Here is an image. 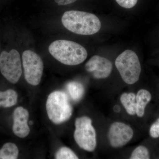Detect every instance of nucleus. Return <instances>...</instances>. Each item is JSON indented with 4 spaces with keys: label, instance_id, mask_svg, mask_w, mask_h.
Listing matches in <instances>:
<instances>
[{
    "label": "nucleus",
    "instance_id": "nucleus-1",
    "mask_svg": "<svg viewBox=\"0 0 159 159\" xmlns=\"http://www.w3.org/2000/svg\"><path fill=\"white\" fill-rule=\"evenodd\" d=\"M61 22L66 29L80 35L96 34L101 27L100 20L95 15L76 10L66 11L63 15Z\"/></svg>",
    "mask_w": 159,
    "mask_h": 159
},
{
    "label": "nucleus",
    "instance_id": "nucleus-2",
    "mask_svg": "<svg viewBox=\"0 0 159 159\" xmlns=\"http://www.w3.org/2000/svg\"><path fill=\"white\" fill-rule=\"evenodd\" d=\"M50 54L63 64L76 66L84 62L88 56L86 49L79 44L71 41L58 40L49 47Z\"/></svg>",
    "mask_w": 159,
    "mask_h": 159
},
{
    "label": "nucleus",
    "instance_id": "nucleus-3",
    "mask_svg": "<svg viewBox=\"0 0 159 159\" xmlns=\"http://www.w3.org/2000/svg\"><path fill=\"white\" fill-rule=\"evenodd\" d=\"M46 110L49 119L56 124L67 121L73 113L68 96L62 91H54L49 95L46 102Z\"/></svg>",
    "mask_w": 159,
    "mask_h": 159
},
{
    "label": "nucleus",
    "instance_id": "nucleus-4",
    "mask_svg": "<svg viewBox=\"0 0 159 159\" xmlns=\"http://www.w3.org/2000/svg\"><path fill=\"white\" fill-rule=\"evenodd\" d=\"M115 65L123 81L133 84L139 80L142 68L139 57L134 51L125 50L117 57Z\"/></svg>",
    "mask_w": 159,
    "mask_h": 159
},
{
    "label": "nucleus",
    "instance_id": "nucleus-5",
    "mask_svg": "<svg viewBox=\"0 0 159 159\" xmlns=\"http://www.w3.org/2000/svg\"><path fill=\"white\" fill-rule=\"evenodd\" d=\"M75 125L74 138L77 145L87 151H94L97 147V135L92 119L86 116L77 118Z\"/></svg>",
    "mask_w": 159,
    "mask_h": 159
},
{
    "label": "nucleus",
    "instance_id": "nucleus-6",
    "mask_svg": "<svg viewBox=\"0 0 159 159\" xmlns=\"http://www.w3.org/2000/svg\"><path fill=\"white\" fill-rule=\"evenodd\" d=\"M0 71L9 82H18L22 70L20 56L17 50L12 49L9 51H2L0 54Z\"/></svg>",
    "mask_w": 159,
    "mask_h": 159
},
{
    "label": "nucleus",
    "instance_id": "nucleus-7",
    "mask_svg": "<svg viewBox=\"0 0 159 159\" xmlns=\"http://www.w3.org/2000/svg\"><path fill=\"white\" fill-rule=\"evenodd\" d=\"M25 79L29 84L38 85L41 80L44 66L42 60L34 51L27 50L22 54Z\"/></svg>",
    "mask_w": 159,
    "mask_h": 159
},
{
    "label": "nucleus",
    "instance_id": "nucleus-8",
    "mask_svg": "<svg viewBox=\"0 0 159 159\" xmlns=\"http://www.w3.org/2000/svg\"><path fill=\"white\" fill-rule=\"evenodd\" d=\"M133 135L134 131L129 125L121 122H115L110 127L108 138L112 147L120 148L127 144Z\"/></svg>",
    "mask_w": 159,
    "mask_h": 159
},
{
    "label": "nucleus",
    "instance_id": "nucleus-9",
    "mask_svg": "<svg viewBox=\"0 0 159 159\" xmlns=\"http://www.w3.org/2000/svg\"><path fill=\"white\" fill-rule=\"evenodd\" d=\"M85 68L87 72L92 74L94 78L104 79L110 75L112 70V64L105 57L95 55L86 63Z\"/></svg>",
    "mask_w": 159,
    "mask_h": 159
},
{
    "label": "nucleus",
    "instance_id": "nucleus-10",
    "mask_svg": "<svg viewBox=\"0 0 159 159\" xmlns=\"http://www.w3.org/2000/svg\"><path fill=\"white\" fill-rule=\"evenodd\" d=\"M13 124L12 130L16 136L19 138H26L30 132L28 125L29 112L26 109L19 107L13 112Z\"/></svg>",
    "mask_w": 159,
    "mask_h": 159
},
{
    "label": "nucleus",
    "instance_id": "nucleus-11",
    "mask_svg": "<svg viewBox=\"0 0 159 159\" xmlns=\"http://www.w3.org/2000/svg\"><path fill=\"white\" fill-rule=\"evenodd\" d=\"M152 96L148 91L145 89L140 90L136 95V114L139 117H142L145 114L146 105L150 102Z\"/></svg>",
    "mask_w": 159,
    "mask_h": 159
},
{
    "label": "nucleus",
    "instance_id": "nucleus-12",
    "mask_svg": "<svg viewBox=\"0 0 159 159\" xmlns=\"http://www.w3.org/2000/svg\"><path fill=\"white\" fill-rule=\"evenodd\" d=\"M120 101L127 113L134 116L136 114V96L133 93H123L120 97Z\"/></svg>",
    "mask_w": 159,
    "mask_h": 159
},
{
    "label": "nucleus",
    "instance_id": "nucleus-13",
    "mask_svg": "<svg viewBox=\"0 0 159 159\" xmlns=\"http://www.w3.org/2000/svg\"><path fill=\"white\" fill-rule=\"evenodd\" d=\"M18 95L13 89H8L5 92L0 91V107L8 108L17 103Z\"/></svg>",
    "mask_w": 159,
    "mask_h": 159
},
{
    "label": "nucleus",
    "instance_id": "nucleus-14",
    "mask_svg": "<svg viewBox=\"0 0 159 159\" xmlns=\"http://www.w3.org/2000/svg\"><path fill=\"white\" fill-rule=\"evenodd\" d=\"M66 88L71 99L75 102L80 101L84 95V87L80 83L71 81L67 84Z\"/></svg>",
    "mask_w": 159,
    "mask_h": 159
},
{
    "label": "nucleus",
    "instance_id": "nucleus-15",
    "mask_svg": "<svg viewBox=\"0 0 159 159\" xmlns=\"http://www.w3.org/2000/svg\"><path fill=\"white\" fill-rule=\"evenodd\" d=\"M18 155V148L14 143H6L0 149V159H16Z\"/></svg>",
    "mask_w": 159,
    "mask_h": 159
},
{
    "label": "nucleus",
    "instance_id": "nucleus-16",
    "mask_svg": "<svg viewBox=\"0 0 159 159\" xmlns=\"http://www.w3.org/2000/svg\"><path fill=\"white\" fill-rule=\"evenodd\" d=\"M57 159H77L78 157L70 148L63 147L60 148L55 155Z\"/></svg>",
    "mask_w": 159,
    "mask_h": 159
},
{
    "label": "nucleus",
    "instance_id": "nucleus-17",
    "mask_svg": "<svg viewBox=\"0 0 159 159\" xmlns=\"http://www.w3.org/2000/svg\"><path fill=\"white\" fill-rule=\"evenodd\" d=\"M131 159H149V152L146 147L139 146L134 149L132 153Z\"/></svg>",
    "mask_w": 159,
    "mask_h": 159
},
{
    "label": "nucleus",
    "instance_id": "nucleus-18",
    "mask_svg": "<svg viewBox=\"0 0 159 159\" xmlns=\"http://www.w3.org/2000/svg\"><path fill=\"white\" fill-rule=\"evenodd\" d=\"M121 7L125 9H131L136 5L138 0H116Z\"/></svg>",
    "mask_w": 159,
    "mask_h": 159
},
{
    "label": "nucleus",
    "instance_id": "nucleus-19",
    "mask_svg": "<svg viewBox=\"0 0 159 159\" xmlns=\"http://www.w3.org/2000/svg\"><path fill=\"white\" fill-rule=\"evenodd\" d=\"M149 134L152 138L156 139L159 137V118L151 126Z\"/></svg>",
    "mask_w": 159,
    "mask_h": 159
},
{
    "label": "nucleus",
    "instance_id": "nucleus-20",
    "mask_svg": "<svg viewBox=\"0 0 159 159\" xmlns=\"http://www.w3.org/2000/svg\"><path fill=\"white\" fill-rule=\"evenodd\" d=\"M77 0H54L55 2L59 6H65L69 5L76 2Z\"/></svg>",
    "mask_w": 159,
    "mask_h": 159
},
{
    "label": "nucleus",
    "instance_id": "nucleus-21",
    "mask_svg": "<svg viewBox=\"0 0 159 159\" xmlns=\"http://www.w3.org/2000/svg\"></svg>",
    "mask_w": 159,
    "mask_h": 159
}]
</instances>
